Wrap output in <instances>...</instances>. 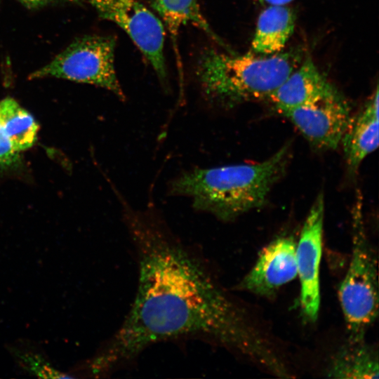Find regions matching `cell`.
I'll return each instance as SVG.
<instances>
[{
	"instance_id": "obj_1",
	"label": "cell",
	"mask_w": 379,
	"mask_h": 379,
	"mask_svg": "<svg viewBox=\"0 0 379 379\" xmlns=\"http://www.w3.org/2000/svg\"><path fill=\"white\" fill-rule=\"evenodd\" d=\"M118 196L137 255L138 287L122 324L91 362V372L114 371L153 344L193 338L288 378L291 369L271 335L222 286L204 258L154 210L134 209Z\"/></svg>"
},
{
	"instance_id": "obj_2",
	"label": "cell",
	"mask_w": 379,
	"mask_h": 379,
	"mask_svg": "<svg viewBox=\"0 0 379 379\" xmlns=\"http://www.w3.org/2000/svg\"><path fill=\"white\" fill-rule=\"evenodd\" d=\"M290 150L287 144L258 163L184 172L171 181L169 192L190 198L197 210L222 221H232L265 204L272 187L286 170Z\"/></svg>"
},
{
	"instance_id": "obj_3",
	"label": "cell",
	"mask_w": 379,
	"mask_h": 379,
	"mask_svg": "<svg viewBox=\"0 0 379 379\" xmlns=\"http://www.w3.org/2000/svg\"><path fill=\"white\" fill-rule=\"evenodd\" d=\"M299 53L255 55L213 48L199 55L196 76L205 98L225 108L268 99L299 65Z\"/></svg>"
},
{
	"instance_id": "obj_4",
	"label": "cell",
	"mask_w": 379,
	"mask_h": 379,
	"mask_svg": "<svg viewBox=\"0 0 379 379\" xmlns=\"http://www.w3.org/2000/svg\"><path fill=\"white\" fill-rule=\"evenodd\" d=\"M361 206H355L352 220V246L350 264L338 288V297L348 340H364L378 314L376 255L367 239Z\"/></svg>"
},
{
	"instance_id": "obj_5",
	"label": "cell",
	"mask_w": 379,
	"mask_h": 379,
	"mask_svg": "<svg viewBox=\"0 0 379 379\" xmlns=\"http://www.w3.org/2000/svg\"><path fill=\"white\" fill-rule=\"evenodd\" d=\"M115 46L116 39L112 36L79 37L29 77L30 79L52 77L92 84L124 100L114 67Z\"/></svg>"
},
{
	"instance_id": "obj_6",
	"label": "cell",
	"mask_w": 379,
	"mask_h": 379,
	"mask_svg": "<svg viewBox=\"0 0 379 379\" xmlns=\"http://www.w3.org/2000/svg\"><path fill=\"white\" fill-rule=\"evenodd\" d=\"M98 15L121 27L144 55L160 81L167 84L161 20L138 0H86Z\"/></svg>"
},
{
	"instance_id": "obj_7",
	"label": "cell",
	"mask_w": 379,
	"mask_h": 379,
	"mask_svg": "<svg viewBox=\"0 0 379 379\" xmlns=\"http://www.w3.org/2000/svg\"><path fill=\"white\" fill-rule=\"evenodd\" d=\"M324 199L320 193L307 215L298 242L295 259L300 283V305L305 319L314 322L320 307V263L323 249Z\"/></svg>"
},
{
	"instance_id": "obj_8",
	"label": "cell",
	"mask_w": 379,
	"mask_h": 379,
	"mask_svg": "<svg viewBox=\"0 0 379 379\" xmlns=\"http://www.w3.org/2000/svg\"><path fill=\"white\" fill-rule=\"evenodd\" d=\"M307 142L319 150L336 149L352 118L350 107L342 96L303 105L281 112Z\"/></svg>"
},
{
	"instance_id": "obj_9",
	"label": "cell",
	"mask_w": 379,
	"mask_h": 379,
	"mask_svg": "<svg viewBox=\"0 0 379 379\" xmlns=\"http://www.w3.org/2000/svg\"><path fill=\"white\" fill-rule=\"evenodd\" d=\"M296 243L291 236H281L260 251L258 259L238 285L253 295L269 298L297 276Z\"/></svg>"
},
{
	"instance_id": "obj_10",
	"label": "cell",
	"mask_w": 379,
	"mask_h": 379,
	"mask_svg": "<svg viewBox=\"0 0 379 379\" xmlns=\"http://www.w3.org/2000/svg\"><path fill=\"white\" fill-rule=\"evenodd\" d=\"M341 95L310 58L300 65L271 94L270 100L281 113Z\"/></svg>"
},
{
	"instance_id": "obj_11",
	"label": "cell",
	"mask_w": 379,
	"mask_h": 379,
	"mask_svg": "<svg viewBox=\"0 0 379 379\" xmlns=\"http://www.w3.org/2000/svg\"><path fill=\"white\" fill-rule=\"evenodd\" d=\"M378 88L357 115L352 117L341 143L350 172H356L361 162L378 147Z\"/></svg>"
},
{
	"instance_id": "obj_12",
	"label": "cell",
	"mask_w": 379,
	"mask_h": 379,
	"mask_svg": "<svg viewBox=\"0 0 379 379\" xmlns=\"http://www.w3.org/2000/svg\"><path fill=\"white\" fill-rule=\"evenodd\" d=\"M295 22L293 11L286 5H270L259 15L251 48L259 55L279 53L292 35Z\"/></svg>"
},
{
	"instance_id": "obj_13",
	"label": "cell",
	"mask_w": 379,
	"mask_h": 379,
	"mask_svg": "<svg viewBox=\"0 0 379 379\" xmlns=\"http://www.w3.org/2000/svg\"><path fill=\"white\" fill-rule=\"evenodd\" d=\"M378 354L365 340H347L335 353L327 370L333 378H378Z\"/></svg>"
},
{
	"instance_id": "obj_14",
	"label": "cell",
	"mask_w": 379,
	"mask_h": 379,
	"mask_svg": "<svg viewBox=\"0 0 379 379\" xmlns=\"http://www.w3.org/2000/svg\"><path fill=\"white\" fill-rule=\"evenodd\" d=\"M150 6L166 25L175 48L180 28L187 24L196 26L219 44L225 46L203 15L199 0H152Z\"/></svg>"
},
{
	"instance_id": "obj_15",
	"label": "cell",
	"mask_w": 379,
	"mask_h": 379,
	"mask_svg": "<svg viewBox=\"0 0 379 379\" xmlns=\"http://www.w3.org/2000/svg\"><path fill=\"white\" fill-rule=\"evenodd\" d=\"M0 124L17 152L31 147L36 142L39 126L33 117L11 98L0 102Z\"/></svg>"
},
{
	"instance_id": "obj_16",
	"label": "cell",
	"mask_w": 379,
	"mask_h": 379,
	"mask_svg": "<svg viewBox=\"0 0 379 379\" xmlns=\"http://www.w3.org/2000/svg\"><path fill=\"white\" fill-rule=\"evenodd\" d=\"M20 161V153L13 149L0 124V171L15 168Z\"/></svg>"
},
{
	"instance_id": "obj_17",
	"label": "cell",
	"mask_w": 379,
	"mask_h": 379,
	"mask_svg": "<svg viewBox=\"0 0 379 379\" xmlns=\"http://www.w3.org/2000/svg\"><path fill=\"white\" fill-rule=\"evenodd\" d=\"M22 6L29 9H39L48 6H53L60 3L80 4L84 0H17Z\"/></svg>"
},
{
	"instance_id": "obj_18",
	"label": "cell",
	"mask_w": 379,
	"mask_h": 379,
	"mask_svg": "<svg viewBox=\"0 0 379 379\" xmlns=\"http://www.w3.org/2000/svg\"><path fill=\"white\" fill-rule=\"evenodd\" d=\"M259 1L262 3L268 4L270 6V5H286L293 0H259Z\"/></svg>"
},
{
	"instance_id": "obj_19",
	"label": "cell",
	"mask_w": 379,
	"mask_h": 379,
	"mask_svg": "<svg viewBox=\"0 0 379 379\" xmlns=\"http://www.w3.org/2000/svg\"><path fill=\"white\" fill-rule=\"evenodd\" d=\"M1 1H2V0H0V3H1Z\"/></svg>"
}]
</instances>
